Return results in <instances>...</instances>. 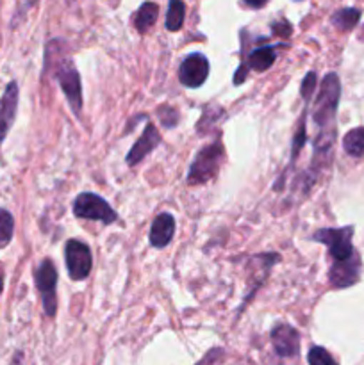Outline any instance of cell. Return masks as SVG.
Segmentation results:
<instances>
[{"mask_svg": "<svg viewBox=\"0 0 364 365\" xmlns=\"http://www.w3.org/2000/svg\"><path fill=\"white\" fill-rule=\"evenodd\" d=\"M223 159H225V152L220 141L203 146V148L196 153L195 160H193L191 168H189L188 184L202 185L206 184V182H209L211 178L216 177Z\"/></svg>", "mask_w": 364, "mask_h": 365, "instance_id": "obj_2", "label": "cell"}, {"mask_svg": "<svg viewBox=\"0 0 364 365\" xmlns=\"http://www.w3.org/2000/svg\"><path fill=\"white\" fill-rule=\"evenodd\" d=\"M157 118H159V121L166 128H173V127H177L178 118L181 116H178V113L173 109V107L161 106L159 109H157Z\"/></svg>", "mask_w": 364, "mask_h": 365, "instance_id": "obj_22", "label": "cell"}, {"mask_svg": "<svg viewBox=\"0 0 364 365\" xmlns=\"http://www.w3.org/2000/svg\"><path fill=\"white\" fill-rule=\"evenodd\" d=\"M209 77V61L202 53H189L178 68V81L186 88H200Z\"/></svg>", "mask_w": 364, "mask_h": 365, "instance_id": "obj_9", "label": "cell"}, {"mask_svg": "<svg viewBox=\"0 0 364 365\" xmlns=\"http://www.w3.org/2000/svg\"><path fill=\"white\" fill-rule=\"evenodd\" d=\"M353 227L345 228H320L310 235V241L321 242L328 248V253L334 260H345L355 253L352 245Z\"/></svg>", "mask_w": 364, "mask_h": 365, "instance_id": "obj_4", "label": "cell"}, {"mask_svg": "<svg viewBox=\"0 0 364 365\" xmlns=\"http://www.w3.org/2000/svg\"><path fill=\"white\" fill-rule=\"evenodd\" d=\"M341 96V84L335 73H327L320 84L316 100L313 106V123L316 127L313 148V163L305 178V189L316 182L318 175L323 168H327L332 160V148L335 143V114H338V103Z\"/></svg>", "mask_w": 364, "mask_h": 365, "instance_id": "obj_1", "label": "cell"}, {"mask_svg": "<svg viewBox=\"0 0 364 365\" xmlns=\"http://www.w3.org/2000/svg\"><path fill=\"white\" fill-rule=\"evenodd\" d=\"M360 18V11L353 9V7H346V9L338 11L332 14V24L339 29V31H352L357 25Z\"/></svg>", "mask_w": 364, "mask_h": 365, "instance_id": "obj_18", "label": "cell"}, {"mask_svg": "<svg viewBox=\"0 0 364 365\" xmlns=\"http://www.w3.org/2000/svg\"><path fill=\"white\" fill-rule=\"evenodd\" d=\"M307 107L303 109L302 116H300L298 120V125H296V132H295V138H293V148H291V164H289V168L295 164L296 157H298L300 150L303 148V145L307 143Z\"/></svg>", "mask_w": 364, "mask_h": 365, "instance_id": "obj_19", "label": "cell"}, {"mask_svg": "<svg viewBox=\"0 0 364 365\" xmlns=\"http://www.w3.org/2000/svg\"><path fill=\"white\" fill-rule=\"evenodd\" d=\"M360 278V257L353 253L345 260H334L330 271H328V282L334 289L352 287Z\"/></svg>", "mask_w": 364, "mask_h": 365, "instance_id": "obj_8", "label": "cell"}, {"mask_svg": "<svg viewBox=\"0 0 364 365\" xmlns=\"http://www.w3.org/2000/svg\"><path fill=\"white\" fill-rule=\"evenodd\" d=\"M64 262H66V269L71 280H86L93 267L91 250L86 242L70 239L64 246Z\"/></svg>", "mask_w": 364, "mask_h": 365, "instance_id": "obj_6", "label": "cell"}, {"mask_svg": "<svg viewBox=\"0 0 364 365\" xmlns=\"http://www.w3.org/2000/svg\"><path fill=\"white\" fill-rule=\"evenodd\" d=\"M36 287H38L39 294H41L43 309H45L46 316L54 317L57 310V298H56V289H57V269L56 264L50 259L41 260L38 267H36Z\"/></svg>", "mask_w": 364, "mask_h": 365, "instance_id": "obj_7", "label": "cell"}, {"mask_svg": "<svg viewBox=\"0 0 364 365\" xmlns=\"http://www.w3.org/2000/svg\"><path fill=\"white\" fill-rule=\"evenodd\" d=\"M2 289H4V273H2V267H0V294H2Z\"/></svg>", "mask_w": 364, "mask_h": 365, "instance_id": "obj_26", "label": "cell"}, {"mask_svg": "<svg viewBox=\"0 0 364 365\" xmlns=\"http://www.w3.org/2000/svg\"><path fill=\"white\" fill-rule=\"evenodd\" d=\"M14 220L7 210L0 209V248H6L13 239Z\"/></svg>", "mask_w": 364, "mask_h": 365, "instance_id": "obj_20", "label": "cell"}, {"mask_svg": "<svg viewBox=\"0 0 364 365\" xmlns=\"http://www.w3.org/2000/svg\"><path fill=\"white\" fill-rule=\"evenodd\" d=\"M18 107V86L16 82H9L0 98V143L6 139L14 116H16Z\"/></svg>", "mask_w": 364, "mask_h": 365, "instance_id": "obj_12", "label": "cell"}, {"mask_svg": "<svg viewBox=\"0 0 364 365\" xmlns=\"http://www.w3.org/2000/svg\"><path fill=\"white\" fill-rule=\"evenodd\" d=\"M277 46L280 45H264V46H259V48L252 50V52L248 53V59L245 61V63L239 66V70L236 71L234 75V84L239 86L245 82L246 78V73H248L250 70L253 71H264L268 70V68H271V64L275 63V50H277Z\"/></svg>", "mask_w": 364, "mask_h": 365, "instance_id": "obj_10", "label": "cell"}, {"mask_svg": "<svg viewBox=\"0 0 364 365\" xmlns=\"http://www.w3.org/2000/svg\"><path fill=\"white\" fill-rule=\"evenodd\" d=\"M271 342L280 356H295L300 348V334L289 324H277L271 330Z\"/></svg>", "mask_w": 364, "mask_h": 365, "instance_id": "obj_11", "label": "cell"}, {"mask_svg": "<svg viewBox=\"0 0 364 365\" xmlns=\"http://www.w3.org/2000/svg\"><path fill=\"white\" fill-rule=\"evenodd\" d=\"M314 88H316V73H314V71H309V73L305 75V78H303L302 89H300V93H302L305 103L309 102V98L313 96Z\"/></svg>", "mask_w": 364, "mask_h": 365, "instance_id": "obj_23", "label": "cell"}, {"mask_svg": "<svg viewBox=\"0 0 364 365\" xmlns=\"http://www.w3.org/2000/svg\"><path fill=\"white\" fill-rule=\"evenodd\" d=\"M54 77H56L57 82H59L61 89H63L64 96H66L68 103H70L75 116H81L82 86H81V75H79L74 61H71L70 57H64V59L57 61L56 70H54Z\"/></svg>", "mask_w": 364, "mask_h": 365, "instance_id": "obj_3", "label": "cell"}, {"mask_svg": "<svg viewBox=\"0 0 364 365\" xmlns=\"http://www.w3.org/2000/svg\"><path fill=\"white\" fill-rule=\"evenodd\" d=\"M74 214L81 220L102 221L103 225H111L118 220L113 207L98 195L93 192H82L74 202Z\"/></svg>", "mask_w": 364, "mask_h": 365, "instance_id": "obj_5", "label": "cell"}, {"mask_svg": "<svg viewBox=\"0 0 364 365\" xmlns=\"http://www.w3.org/2000/svg\"><path fill=\"white\" fill-rule=\"evenodd\" d=\"M186 16V7L182 4V0H170V6H168V14H166V29L170 32H177L182 29Z\"/></svg>", "mask_w": 364, "mask_h": 365, "instance_id": "obj_17", "label": "cell"}, {"mask_svg": "<svg viewBox=\"0 0 364 365\" xmlns=\"http://www.w3.org/2000/svg\"><path fill=\"white\" fill-rule=\"evenodd\" d=\"M343 148L352 157H364V127L352 128L343 138Z\"/></svg>", "mask_w": 364, "mask_h": 365, "instance_id": "obj_16", "label": "cell"}, {"mask_svg": "<svg viewBox=\"0 0 364 365\" xmlns=\"http://www.w3.org/2000/svg\"><path fill=\"white\" fill-rule=\"evenodd\" d=\"M157 14H159V6H157V4H153V2L143 4L134 16L136 31H138L139 34H146V32L152 29V25L156 24Z\"/></svg>", "mask_w": 364, "mask_h": 365, "instance_id": "obj_15", "label": "cell"}, {"mask_svg": "<svg viewBox=\"0 0 364 365\" xmlns=\"http://www.w3.org/2000/svg\"><path fill=\"white\" fill-rule=\"evenodd\" d=\"M245 2L248 4L250 7H256V9H259V7H263L268 0H245Z\"/></svg>", "mask_w": 364, "mask_h": 365, "instance_id": "obj_25", "label": "cell"}, {"mask_svg": "<svg viewBox=\"0 0 364 365\" xmlns=\"http://www.w3.org/2000/svg\"><path fill=\"white\" fill-rule=\"evenodd\" d=\"M161 143V134L159 130L156 128L153 123H146L145 130H143L141 138L134 143V146L131 148L127 155V164L128 166H136L139 160L145 159L153 148H157V145Z\"/></svg>", "mask_w": 364, "mask_h": 365, "instance_id": "obj_13", "label": "cell"}, {"mask_svg": "<svg viewBox=\"0 0 364 365\" xmlns=\"http://www.w3.org/2000/svg\"><path fill=\"white\" fill-rule=\"evenodd\" d=\"M307 360H309V365H338L335 360L330 356V353L327 349L320 348V346L310 349L309 355H307Z\"/></svg>", "mask_w": 364, "mask_h": 365, "instance_id": "obj_21", "label": "cell"}, {"mask_svg": "<svg viewBox=\"0 0 364 365\" xmlns=\"http://www.w3.org/2000/svg\"><path fill=\"white\" fill-rule=\"evenodd\" d=\"M173 235H175L173 216L168 212L159 214V216L153 220L152 227H150V234H148L150 245L157 250L166 248V246L171 242V239H173Z\"/></svg>", "mask_w": 364, "mask_h": 365, "instance_id": "obj_14", "label": "cell"}, {"mask_svg": "<svg viewBox=\"0 0 364 365\" xmlns=\"http://www.w3.org/2000/svg\"><path fill=\"white\" fill-rule=\"evenodd\" d=\"M271 31H273V34H277L278 38H289L293 29L291 25H289V21L282 20V21H275V24L271 25Z\"/></svg>", "mask_w": 364, "mask_h": 365, "instance_id": "obj_24", "label": "cell"}]
</instances>
